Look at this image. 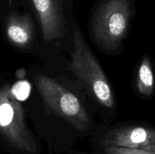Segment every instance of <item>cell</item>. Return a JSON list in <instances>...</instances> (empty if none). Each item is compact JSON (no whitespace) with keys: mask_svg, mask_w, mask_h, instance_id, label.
<instances>
[{"mask_svg":"<svg viewBox=\"0 0 155 154\" xmlns=\"http://www.w3.org/2000/svg\"><path fill=\"white\" fill-rule=\"evenodd\" d=\"M74 51L70 69L85 83L95 99L107 108L114 105V98L108 80L92 51L86 45L80 30L73 36Z\"/></svg>","mask_w":155,"mask_h":154,"instance_id":"obj_1","label":"cell"},{"mask_svg":"<svg viewBox=\"0 0 155 154\" xmlns=\"http://www.w3.org/2000/svg\"><path fill=\"white\" fill-rule=\"evenodd\" d=\"M130 16L129 0H104L92 20V32L97 43L106 50L117 48L127 34Z\"/></svg>","mask_w":155,"mask_h":154,"instance_id":"obj_2","label":"cell"},{"mask_svg":"<svg viewBox=\"0 0 155 154\" xmlns=\"http://www.w3.org/2000/svg\"><path fill=\"white\" fill-rule=\"evenodd\" d=\"M35 83L44 103L55 114L79 131H85L88 128L90 123L89 116L74 94L43 74L36 75Z\"/></svg>","mask_w":155,"mask_h":154,"instance_id":"obj_3","label":"cell"},{"mask_svg":"<svg viewBox=\"0 0 155 154\" xmlns=\"http://www.w3.org/2000/svg\"><path fill=\"white\" fill-rule=\"evenodd\" d=\"M0 133L15 149L35 153L37 144L26 124L22 105L5 85L0 89Z\"/></svg>","mask_w":155,"mask_h":154,"instance_id":"obj_4","label":"cell"},{"mask_svg":"<svg viewBox=\"0 0 155 154\" xmlns=\"http://www.w3.org/2000/svg\"><path fill=\"white\" fill-rule=\"evenodd\" d=\"M103 146H115L155 152V129L142 126H126L107 133Z\"/></svg>","mask_w":155,"mask_h":154,"instance_id":"obj_5","label":"cell"},{"mask_svg":"<svg viewBox=\"0 0 155 154\" xmlns=\"http://www.w3.org/2000/svg\"><path fill=\"white\" fill-rule=\"evenodd\" d=\"M40 21L45 43L61 38L65 33L62 0H32Z\"/></svg>","mask_w":155,"mask_h":154,"instance_id":"obj_6","label":"cell"},{"mask_svg":"<svg viewBox=\"0 0 155 154\" xmlns=\"http://www.w3.org/2000/svg\"><path fill=\"white\" fill-rule=\"evenodd\" d=\"M6 33L9 40L20 48H29L34 40V28L28 14L12 13L8 19Z\"/></svg>","mask_w":155,"mask_h":154,"instance_id":"obj_7","label":"cell"},{"mask_svg":"<svg viewBox=\"0 0 155 154\" xmlns=\"http://www.w3.org/2000/svg\"><path fill=\"white\" fill-rule=\"evenodd\" d=\"M136 87L139 93L150 96L154 88V77L152 66L148 57H144L138 70Z\"/></svg>","mask_w":155,"mask_h":154,"instance_id":"obj_8","label":"cell"},{"mask_svg":"<svg viewBox=\"0 0 155 154\" xmlns=\"http://www.w3.org/2000/svg\"><path fill=\"white\" fill-rule=\"evenodd\" d=\"M14 96L20 101H23L28 98L30 92V85L27 81H20L15 83L12 88Z\"/></svg>","mask_w":155,"mask_h":154,"instance_id":"obj_9","label":"cell"},{"mask_svg":"<svg viewBox=\"0 0 155 154\" xmlns=\"http://www.w3.org/2000/svg\"><path fill=\"white\" fill-rule=\"evenodd\" d=\"M104 152L105 154H155V152H153V151L130 149V148L115 146H109L104 147Z\"/></svg>","mask_w":155,"mask_h":154,"instance_id":"obj_10","label":"cell"}]
</instances>
